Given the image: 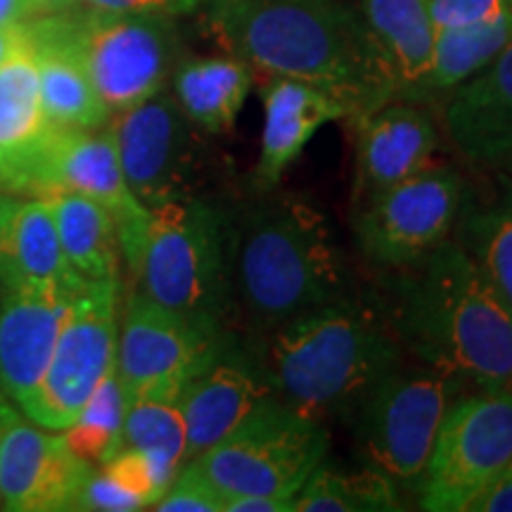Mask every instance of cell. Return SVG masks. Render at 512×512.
Listing matches in <instances>:
<instances>
[{
    "instance_id": "cell-30",
    "label": "cell",
    "mask_w": 512,
    "mask_h": 512,
    "mask_svg": "<svg viewBox=\"0 0 512 512\" xmlns=\"http://www.w3.org/2000/svg\"><path fill=\"white\" fill-rule=\"evenodd\" d=\"M126 408L124 387H121L117 368H112L95 387L74 425L64 430V441L88 465H105L121 448Z\"/></svg>"
},
{
    "instance_id": "cell-3",
    "label": "cell",
    "mask_w": 512,
    "mask_h": 512,
    "mask_svg": "<svg viewBox=\"0 0 512 512\" xmlns=\"http://www.w3.org/2000/svg\"><path fill=\"white\" fill-rule=\"evenodd\" d=\"M228 264L233 304L259 337L351 297L328 216L275 190L228 219Z\"/></svg>"
},
{
    "instance_id": "cell-12",
    "label": "cell",
    "mask_w": 512,
    "mask_h": 512,
    "mask_svg": "<svg viewBox=\"0 0 512 512\" xmlns=\"http://www.w3.org/2000/svg\"><path fill=\"white\" fill-rule=\"evenodd\" d=\"M221 335L211 337L143 292H133L121 316L114 361L126 401H178Z\"/></svg>"
},
{
    "instance_id": "cell-26",
    "label": "cell",
    "mask_w": 512,
    "mask_h": 512,
    "mask_svg": "<svg viewBox=\"0 0 512 512\" xmlns=\"http://www.w3.org/2000/svg\"><path fill=\"white\" fill-rule=\"evenodd\" d=\"M67 261L86 280H117L121 245L112 211L79 192L48 195Z\"/></svg>"
},
{
    "instance_id": "cell-19",
    "label": "cell",
    "mask_w": 512,
    "mask_h": 512,
    "mask_svg": "<svg viewBox=\"0 0 512 512\" xmlns=\"http://www.w3.org/2000/svg\"><path fill=\"white\" fill-rule=\"evenodd\" d=\"M446 136L465 162L501 171L512 157V41L451 91Z\"/></svg>"
},
{
    "instance_id": "cell-11",
    "label": "cell",
    "mask_w": 512,
    "mask_h": 512,
    "mask_svg": "<svg viewBox=\"0 0 512 512\" xmlns=\"http://www.w3.org/2000/svg\"><path fill=\"white\" fill-rule=\"evenodd\" d=\"M119 280H88L64 320L48 370L22 408L46 430H67L117 361Z\"/></svg>"
},
{
    "instance_id": "cell-27",
    "label": "cell",
    "mask_w": 512,
    "mask_h": 512,
    "mask_svg": "<svg viewBox=\"0 0 512 512\" xmlns=\"http://www.w3.org/2000/svg\"><path fill=\"white\" fill-rule=\"evenodd\" d=\"M512 41V10L505 15L472 27L437 31L430 74L422 81L415 102L451 93L453 88L477 74Z\"/></svg>"
},
{
    "instance_id": "cell-34",
    "label": "cell",
    "mask_w": 512,
    "mask_h": 512,
    "mask_svg": "<svg viewBox=\"0 0 512 512\" xmlns=\"http://www.w3.org/2000/svg\"><path fill=\"white\" fill-rule=\"evenodd\" d=\"M147 505L126 491L124 486L107 475L105 470H93L83 482L79 496H76L72 510H91V512H136L145 510Z\"/></svg>"
},
{
    "instance_id": "cell-20",
    "label": "cell",
    "mask_w": 512,
    "mask_h": 512,
    "mask_svg": "<svg viewBox=\"0 0 512 512\" xmlns=\"http://www.w3.org/2000/svg\"><path fill=\"white\" fill-rule=\"evenodd\" d=\"M264 128L261 152L254 169V188L259 192L278 190L287 169L297 162L311 138L330 121L347 119L349 110L330 93L311 83L271 76L261 88Z\"/></svg>"
},
{
    "instance_id": "cell-28",
    "label": "cell",
    "mask_w": 512,
    "mask_h": 512,
    "mask_svg": "<svg viewBox=\"0 0 512 512\" xmlns=\"http://www.w3.org/2000/svg\"><path fill=\"white\" fill-rule=\"evenodd\" d=\"M453 238L512 311V178L503 192L484 207H467L460 214Z\"/></svg>"
},
{
    "instance_id": "cell-21",
    "label": "cell",
    "mask_w": 512,
    "mask_h": 512,
    "mask_svg": "<svg viewBox=\"0 0 512 512\" xmlns=\"http://www.w3.org/2000/svg\"><path fill=\"white\" fill-rule=\"evenodd\" d=\"M24 31L36 60L48 124L53 128H81V131L105 126L112 114L102 105L72 46L67 12L24 24Z\"/></svg>"
},
{
    "instance_id": "cell-8",
    "label": "cell",
    "mask_w": 512,
    "mask_h": 512,
    "mask_svg": "<svg viewBox=\"0 0 512 512\" xmlns=\"http://www.w3.org/2000/svg\"><path fill=\"white\" fill-rule=\"evenodd\" d=\"M69 38L110 114L164 91L176 60V31L166 15L67 10Z\"/></svg>"
},
{
    "instance_id": "cell-2",
    "label": "cell",
    "mask_w": 512,
    "mask_h": 512,
    "mask_svg": "<svg viewBox=\"0 0 512 512\" xmlns=\"http://www.w3.org/2000/svg\"><path fill=\"white\" fill-rule=\"evenodd\" d=\"M394 273L387 318L401 347L484 392H512V311L460 242Z\"/></svg>"
},
{
    "instance_id": "cell-40",
    "label": "cell",
    "mask_w": 512,
    "mask_h": 512,
    "mask_svg": "<svg viewBox=\"0 0 512 512\" xmlns=\"http://www.w3.org/2000/svg\"><path fill=\"white\" fill-rule=\"evenodd\" d=\"M31 5H34V15H57V12L79 8V0H31Z\"/></svg>"
},
{
    "instance_id": "cell-25",
    "label": "cell",
    "mask_w": 512,
    "mask_h": 512,
    "mask_svg": "<svg viewBox=\"0 0 512 512\" xmlns=\"http://www.w3.org/2000/svg\"><path fill=\"white\" fill-rule=\"evenodd\" d=\"M252 83V69L238 57H195L178 67L174 91L190 124L219 136L235 126Z\"/></svg>"
},
{
    "instance_id": "cell-24",
    "label": "cell",
    "mask_w": 512,
    "mask_h": 512,
    "mask_svg": "<svg viewBox=\"0 0 512 512\" xmlns=\"http://www.w3.org/2000/svg\"><path fill=\"white\" fill-rule=\"evenodd\" d=\"M358 10L392 74L396 100L415 102L437 38L427 0H361Z\"/></svg>"
},
{
    "instance_id": "cell-1",
    "label": "cell",
    "mask_w": 512,
    "mask_h": 512,
    "mask_svg": "<svg viewBox=\"0 0 512 512\" xmlns=\"http://www.w3.org/2000/svg\"><path fill=\"white\" fill-rule=\"evenodd\" d=\"M204 22L228 55L268 76L330 93L349 124L396 100L361 10L342 0H202Z\"/></svg>"
},
{
    "instance_id": "cell-41",
    "label": "cell",
    "mask_w": 512,
    "mask_h": 512,
    "mask_svg": "<svg viewBox=\"0 0 512 512\" xmlns=\"http://www.w3.org/2000/svg\"><path fill=\"white\" fill-rule=\"evenodd\" d=\"M15 207H17L15 200H10V197L0 195V247H3L5 235H8L12 214H15Z\"/></svg>"
},
{
    "instance_id": "cell-5",
    "label": "cell",
    "mask_w": 512,
    "mask_h": 512,
    "mask_svg": "<svg viewBox=\"0 0 512 512\" xmlns=\"http://www.w3.org/2000/svg\"><path fill=\"white\" fill-rule=\"evenodd\" d=\"M117 230L138 292L211 337L226 332L233 311L226 214L188 195Z\"/></svg>"
},
{
    "instance_id": "cell-15",
    "label": "cell",
    "mask_w": 512,
    "mask_h": 512,
    "mask_svg": "<svg viewBox=\"0 0 512 512\" xmlns=\"http://www.w3.org/2000/svg\"><path fill=\"white\" fill-rule=\"evenodd\" d=\"M29 192H34L36 197L79 192L110 209L117 228L147 214V207L128 188L117 143L107 126L95 131L53 128L46 150L36 164Z\"/></svg>"
},
{
    "instance_id": "cell-39",
    "label": "cell",
    "mask_w": 512,
    "mask_h": 512,
    "mask_svg": "<svg viewBox=\"0 0 512 512\" xmlns=\"http://www.w3.org/2000/svg\"><path fill=\"white\" fill-rule=\"evenodd\" d=\"M34 17V5L31 0H0V27L10 24H22Z\"/></svg>"
},
{
    "instance_id": "cell-35",
    "label": "cell",
    "mask_w": 512,
    "mask_h": 512,
    "mask_svg": "<svg viewBox=\"0 0 512 512\" xmlns=\"http://www.w3.org/2000/svg\"><path fill=\"white\" fill-rule=\"evenodd\" d=\"M202 0H79V8L98 12H136V15H183L200 8Z\"/></svg>"
},
{
    "instance_id": "cell-43",
    "label": "cell",
    "mask_w": 512,
    "mask_h": 512,
    "mask_svg": "<svg viewBox=\"0 0 512 512\" xmlns=\"http://www.w3.org/2000/svg\"><path fill=\"white\" fill-rule=\"evenodd\" d=\"M501 171H503V174H505V176H508V178H512V157L508 159V162H505V166H503V169H501Z\"/></svg>"
},
{
    "instance_id": "cell-37",
    "label": "cell",
    "mask_w": 512,
    "mask_h": 512,
    "mask_svg": "<svg viewBox=\"0 0 512 512\" xmlns=\"http://www.w3.org/2000/svg\"><path fill=\"white\" fill-rule=\"evenodd\" d=\"M226 512H294V498L280 496H228Z\"/></svg>"
},
{
    "instance_id": "cell-6",
    "label": "cell",
    "mask_w": 512,
    "mask_h": 512,
    "mask_svg": "<svg viewBox=\"0 0 512 512\" xmlns=\"http://www.w3.org/2000/svg\"><path fill=\"white\" fill-rule=\"evenodd\" d=\"M325 422L280 399L261 403L226 439L192 463L228 496L297 498L306 479L328 456Z\"/></svg>"
},
{
    "instance_id": "cell-17",
    "label": "cell",
    "mask_w": 512,
    "mask_h": 512,
    "mask_svg": "<svg viewBox=\"0 0 512 512\" xmlns=\"http://www.w3.org/2000/svg\"><path fill=\"white\" fill-rule=\"evenodd\" d=\"M351 126L356 131V204L425 169L439 147L437 126L418 102L392 100Z\"/></svg>"
},
{
    "instance_id": "cell-7",
    "label": "cell",
    "mask_w": 512,
    "mask_h": 512,
    "mask_svg": "<svg viewBox=\"0 0 512 512\" xmlns=\"http://www.w3.org/2000/svg\"><path fill=\"white\" fill-rule=\"evenodd\" d=\"M463 380L430 368L389 370L363 396L354 418L356 448L366 467L396 486L420 489L441 420Z\"/></svg>"
},
{
    "instance_id": "cell-32",
    "label": "cell",
    "mask_w": 512,
    "mask_h": 512,
    "mask_svg": "<svg viewBox=\"0 0 512 512\" xmlns=\"http://www.w3.org/2000/svg\"><path fill=\"white\" fill-rule=\"evenodd\" d=\"M159 512H226V494L192 463H185L164 496L152 505Z\"/></svg>"
},
{
    "instance_id": "cell-31",
    "label": "cell",
    "mask_w": 512,
    "mask_h": 512,
    "mask_svg": "<svg viewBox=\"0 0 512 512\" xmlns=\"http://www.w3.org/2000/svg\"><path fill=\"white\" fill-rule=\"evenodd\" d=\"M121 448L143 451L171 472L181 470L188 463V456H185V451H188V437H185V420L178 401H128Z\"/></svg>"
},
{
    "instance_id": "cell-13",
    "label": "cell",
    "mask_w": 512,
    "mask_h": 512,
    "mask_svg": "<svg viewBox=\"0 0 512 512\" xmlns=\"http://www.w3.org/2000/svg\"><path fill=\"white\" fill-rule=\"evenodd\" d=\"M126 183L143 207L192 195L195 140L190 121L164 91L107 121Z\"/></svg>"
},
{
    "instance_id": "cell-29",
    "label": "cell",
    "mask_w": 512,
    "mask_h": 512,
    "mask_svg": "<svg viewBox=\"0 0 512 512\" xmlns=\"http://www.w3.org/2000/svg\"><path fill=\"white\" fill-rule=\"evenodd\" d=\"M399 510H403L399 486L366 465L358 472L330 470V467L318 465L294 498V512Z\"/></svg>"
},
{
    "instance_id": "cell-14",
    "label": "cell",
    "mask_w": 512,
    "mask_h": 512,
    "mask_svg": "<svg viewBox=\"0 0 512 512\" xmlns=\"http://www.w3.org/2000/svg\"><path fill=\"white\" fill-rule=\"evenodd\" d=\"M268 399H273V392L256 349L242 347L226 330L178 394L188 437L185 456L192 460L219 444Z\"/></svg>"
},
{
    "instance_id": "cell-33",
    "label": "cell",
    "mask_w": 512,
    "mask_h": 512,
    "mask_svg": "<svg viewBox=\"0 0 512 512\" xmlns=\"http://www.w3.org/2000/svg\"><path fill=\"white\" fill-rule=\"evenodd\" d=\"M432 24L437 31L472 27L505 15L512 0H427Z\"/></svg>"
},
{
    "instance_id": "cell-38",
    "label": "cell",
    "mask_w": 512,
    "mask_h": 512,
    "mask_svg": "<svg viewBox=\"0 0 512 512\" xmlns=\"http://www.w3.org/2000/svg\"><path fill=\"white\" fill-rule=\"evenodd\" d=\"M27 31H24V22L22 24H10V27H0V67L15 57L17 53H22L27 48Z\"/></svg>"
},
{
    "instance_id": "cell-4",
    "label": "cell",
    "mask_w": 512,
    "mask_h": 512,
    "mask_svg": "<svg viewBox=\"0 0 512 512\" xmlns=\"http://www.w3.org/2000/svg\"><path fill=\"white\" fill-rule=\"evenodd\" d=\"M256 356L275 399L325 422L351 418L403 347L389 318L351 294L261 335Z\"/></svg>"
},
{
    "instance_id": "cell-9",
    "label": "cell",
    "mask_w": 512,
    "mask_h": 512,
    "mask_svg": "<svg viewBox=\"0 0 512 512\" xmlns=\"http://www.w3.org/2000/svg\"><path fill=\"white\" fill-rule=\"evenodd\" d=\"M465 204V181L458 171L427 164L356 204V245L380 268L411 266L453 238Z\"/></svg>"
},
{
    "instance_id": "cell-42",
    "label": "cell",
    "mask_w": 512,
    "mask_h": 512,
    "mask_svg": "<svg viewBox=\"0 0 512 512\" xmlns=\"http://www.w3.org/2000/svg\"><path fill=\"white\" fill-rule=\"evenodd\" d=\"M17 420H19L17 411L10 406V399L3 394V389H0V434L8 430L12 422H17Z\"/></svg>"
},
{
    "instance_id": "cell-10",
    "label": "cell",
    "mask_w": 512,
    "mask_h": 512,
    "mask_svg": "<svg viewBox=\"0 0 512 512\" xmlns=\"http://www.w3.org/2000/svg\"><path fill=\"white\" fill-rule=\"evenodd\" d=\"M512 463V392H482L456 399L441 420L420 508L465 512Z\"/></svg>"
},
{
    "instance_id": "cell-22",
    "label": "cell",
    "mask_w": 512,
    "mask_h": 512,
    "mask_svg": "<svg viewBox=\"0 0 512 512\" xmlns=\"http://www.w3.org/2000/svg\"><path fill=\"white\" fill-rule=\"evenodd\" d=\"M53 126L41 100L36 60L29 46L0 67V185L29 192Z\"/></svg>"
},
{
    "instance_id": "cell-16",
    "label": "cell",
    "mask_w": 512,
    "mask_h": 512,
    "mask_svg": "<svg viewBox=\"0 0 512 512\" xmlns=\"http://www.w3.org/2000/svg\"><path fill=\"white\" fill-rule=\"evenodd\" d=\"M93 465L81 460L64 434H46L22 420L0 434V508L12 512L72 510Z\"/></svg>"
},
{
    "instance_id": "cell-23",
    "label": "cell",
    "mask_w": 512,
    "mask_h": 512,
    "mask_svg": "<svg viewBox=\"0 0 512 512\" xmlns=\"http://www.w3.org/2000/svg\"><path fill=\"white\" fill-rule=\"evenodd\" d=\"M0 280L8 290H79L88 283L67 261L48 197L17 202L0 247Z\"/></svg>"
},
{
    "instance_id": "cell-36",
    "label": "cell",
    "mask_w": 512,
    "mask_h": 512,
    "mask_svg": "<svg viewBox=\"0 0 512 512\" xmlns=\"http://www.w3.org/2000/svg\"><path fill=\"white\" fill-rule=\"evenodd\" d=\"M465 512H512V463L467 505Z\"/></svg>"
},
{
    "instance_id": "cell-18",
    "label": "cell",
    "mask_w": 512,
    "mask_h": 512,
    "mask_svg": "<svg viewBox=\"0 0 512 512\" xmlns=\"http://www.w3.org/2000/svg\"><path fill=\"white\" fill-rule=\"evenodd\" d=\"M79 290H10L0 306V389L24 408L46 375Z\"/></svg>"
}]
</instances>
